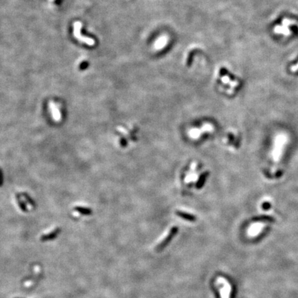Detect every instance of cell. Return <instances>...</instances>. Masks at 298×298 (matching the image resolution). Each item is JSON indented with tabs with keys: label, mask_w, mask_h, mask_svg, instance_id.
Wrapping results in <instances>:
<instances>
[{
	"label": "cell",
	"mask_w": 298,
	"mask_h": 298,
	"mask_svg": "<svg viewBox=\"0 0 298 298\" xmlns=\"http://www.w3.org/2000/svg\"><path fill=\"white\" fill-rule=\"evenodd\" d=\"M286 141H287V138L283 134L277 135V137H275L274 141L273 149L271 153L272 158L275 162H277L279 159H280L284 148L286 145Z\"/></svg>",
	"instance_id": "obj_1"
},
{
	"label": "cell",
	"mask_w": 298,
	"mask_h": 298,
	"mask_svg": "<svg viewBox=\"0 0 298 298\" xmlns=\"http://www.w3.org/2000/svg\"><path fill=\"white\" fill-rule=\"evenodd\" d=\"M82 27V24L80 22L77 21L75 22V23L73 24V35L74 37H75L77 40L79 41V42L84 43L86 45L90 46H94L95 44V42L94 40H93L92 38L86 37V36H84L82 35H81V28Z\"/></svg>",
	"instance_id": "obj_2"
},
{
	"label": "cell",
	"mask_w": 298,
	"mask_h": 298,
	"mask_svg": "<svg viewBox=\"0 0 298 298\" xmlns=\"http://www.w3.org/2000/svg\"><path fill=\"white\" fill-rule=\"evenodd\" d=\"M177 231H178V228L176 226L173 227V228L170 229V231L169 233H168V235L166 237L164 240L161 241V242L156 247V251H160L161 250H163L164 248L167 246L168 244V243L170 242V241L172 240L175 235L177 233Z\"/></svg>",
	"instance_id": "obj_3"
},
{
	"label": "cell",
	"mask_w": 298,
	"mask_h": 298,
	"mask_svg": "<svg viewBox=\"0 0 298 298\" xmlns=\"http://www.w3.org/2000/svg\"><path fill=\"white\" fill-rule=\"evenodd\" d=\"M176 214L178 215L179 217L183 218V219H184V220H188V221H190V222H195V220H196V217H195V216H194L193 215L189 214V213L182 212V211H177Z\"/></svg>",
	"instance_id": "obj_4"
},
{
	"label": "cell",
	"mask_w": 298,
	"mask_h": 298,
	"mask_svg": "<svg viewBox=\"0 0 298 298\" xmlns=\"http://www.w3.org/2000/svg\"><path fill=\"white\" fill-rule=\"evenodd\" d=\"M209 176V172L208 171H206V172H204L202 173L201 176H199V178L198 179V181H197V188H198V189H200V188H202V186H203L204 185V184H205V181L206 180V179L208 178V177Z\"/></svg>",
	"instance_id": "obj_5"
},
{
	"label": "cell",
	"mask_w": 298,
	"mask_h": 298,
	"mask_svg": "<svg viewBox=\"0 0 298 298\" xmlns=\"http://www.w3.org/2000/svg\"><path fill=\"white\" fill-rule=\"evenodd\" d=\"M75 209H76L77 211H78V212L81 213H83V214H84V215H89L92 213V211H90V209L87 208H84V207H81V206L75 207Z\"/></svg>",
	"instance_id": "obj_6"
},
{
	"label": "cell",
	"mask_w": 298,
	"mask_h": 298,
	"mask_svg": "<svg viewBox=\"0 0 298 298\" xmlns=\"http://www.w3.org/2000/svg\"><path fill=\"white\" fill-rule=\"evenodd\" d=\"M58 233V231H57V230H55V231H54L52 232V233H49V234H48V235H43L42 236V240H48V239H50V238H53L55 235L56 236L57 235V233Z\"/></svg>",
	"instance_id": "obj_7"
},
{
	"label": "cell",
	"mask_w": 298,
	"mask_h": 298,
	"mask_svg": "<svg viewBox=\"0 0 298 298\" xmlns=\"http://www.w3.org/2000/svg\"><path fill=\"white\" fill-rule=\"evenodd\" d=\"M255 221H268V222L274 221V220L270 217H261L259 218H255Z\"/></svg>",
	"instance_id": "obj_8"
},
{
	"label": "cell",
	"mask_w": 298,
	"mask_h": 298,
	"mask_svg": "<svg viewBox=\"0 0 298 298\" xmlns=\"http://www.w3.org/2000/svg\"><path fill=\"white\" fill-rule=\"evenodd\" d=\"M291 70L293 72H295V71H296L297 70H298V63L296 65V66H293V67H291Z\"/></svg>",
	"instance_id": "obj_9"
}]
</instances>
